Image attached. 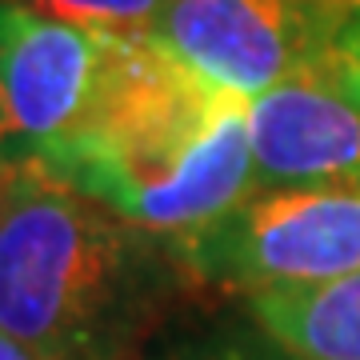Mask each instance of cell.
<instances>
[{"label":"cell","mask_w":360,"mask_h":360,"mask_svg":"<svg viewBox=\"0 0 360 360\" xmlns=\"http://www.w3.org/2000/svg\"><path fill=\"white\" fill-rule=\"evenodd\" d=\"M136 360H304V356H296L284 340H276L240 300L236 312L160 328L136 352Z\"/></svg>","instance_id":"cell-8"},{"label":"cell","mask_w":360,"mask_h":360,"mask_svg":"<svg viewBox=\"0 0 360 360\" xmlns=\"http://www.w3.org/2000/svg\"><path fill=\"white\" fill-rule=\"evenodd\" d=\"M356 0H165L153 37L236 96H260L333 60Z\"/></svg>","instance_id":"cell-4"},{"label":"cell","mask_w":360,"mask_h":360,"mask_svg":"<svg viewBox=\"0 0 360 360\" xmlns=\"http://www.w3.org/2000/svg\"><path fill=\"white\" fill-rule=\"evenodd\" d=\"M16 4L56 20L96 28V32H120V37H153L165 8V0H16Z\"/></svg>","instance_id":"cell-9"},{"label":"cell","mask_w":360,"mask_h":360,"mask_svg":"<svg viewBox=\"0 0 360 360\" xmlns=\"http://www.w3.org/2000/svg\"><path fill=\"white\" fill-rule=\"evenodd\" d=\"M4 176H8V172H0V184H4Z\"/></svg>","instance_id":"cell-12"},{"label":"cell","mask_w":360,"mask_h":360,"mask_svg":"<svg viewBox=\"0 0 360 360\" xmlns=\"http://www.w3.org/2000/svg\"><path fill=\"white\" fill-rule=\"evenodd\" d=\"M172 252L196 284L220 292L312 288L360 272V184L257 188Z\"/></svg>","instance_id":"cell-3"},{"label":"cell","mask_w":360,"mask_h":360,"mask_svg":"<svg viewBox=\"0 0 360 360\" xmlns=\"http://www.w3.org/2000/svg\"><path fill=\"white\" fill-rule=\"evenodd\" d=\"M336 60L352 72H360V0L352 4V13H348L345 28H340V37H336Z\"/></svg>","instance_id":"cell-10"},{"label":"cell","mask_w":360,"mask_h":360,"mask_svg":"<svg viewBox=\"0 0 360 360\" xmlns=\"http://www.w3.org/2000/svg\"><path fill=\"white\" fill-rule=\"evenodd\" d=\"M240 300L296 356L360 360V272L312 288H269Z\"/></svg>","instance_id":"cell-7"},{"label":"cell","mask_w":360,"mask_h":360,"mask_svg":"<svg viewBox=\"0 0 360 360\" xmlns=\"http://www.w3.org/2000/svg\"><path fill=\"white\" fill-rule=\"evenodd\" d=\"M116 32L0 0V172L40 168L92 112Z\"/></svg>","instance_id":"cell-5"},{"label":"cell","mask_w":360,"mask_h":360,"mask_svg":"<svg viewBox=\"0 0 360 360\" xmlns=\"http://www.w3.org/2000/svg\"><path fill=\"white\" fill-rule=\"evenodd\" d=\"M72 193L165 240L252 196L248 101L156 37H120L92 112L40 165Z\"/></svg>","instance_id":"cell-1"},{"label":"cell","mask_w":360,"mask_h":360,"mask_svg":"<svg viewBox=\"0 0 360 360\" xmlns=\"http://www.w3.org/2000/svg\"><path fill=\"white\" fill-rule=\"evenodd\" d=\"M248 141L257 188L360 184V72L333 56L252 96Z\"/></svg>","instance_id":"cell-6"},{"label":"cell","mask_w":360,"mask_h":360,"mask_svg":"<svg viewBox=\"0 0 360 360\" xmlns=\"http://www.w3.org/2000/svg\"><path fill=\"white\" fill-rule=\"evenodd\" d=\"M196 284L172 240L40 168L0 184V333L40 360H136Z\"/></svg>","instance_id":"cell-2"},{"label":"cell","mask_w":360,"mask_h":360,"mask_svg":"<svg viewBox=\"0 0 360 360\" xmlns=\"http://www.w3.org/2000/svg\"><path fill=\"white\" fill-rule=\"evenodd\" d=\"M0 360H40L37 352H28L20 340H13V336L0 333Z\"/></svg>","instance_id":"cell-11"}]
</instances>
